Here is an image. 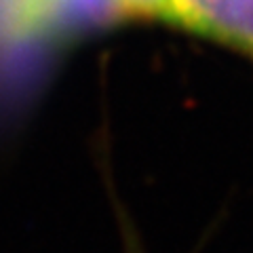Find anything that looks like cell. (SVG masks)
<instances>
[{"label": "cell", "instance_id": "cell-2", "mask_svg": "<svg viewBox=\"0 0 253 253\" xmlns=\"http://www.w3.org/2000/svg\"><path fill=\"white\" fill-rule=\"evenodd\" d=\"M116 9L123 17H146L173 23L175 0H116Z\"/></svg>", "mask_w": 253, "mask_h": 253}, {"label": "cell", "instance_id": "cell-1", "mask_svg": "<svg viewBox=\"0 0 253 253\" xmlns=\"http://www.w3.org/2000/svg\"><path fill=\"white\" fill-rule=\"evenodd\" d=\"M173 23L253 59V0H175Z\"/></svg>", "mask_w": 253, "mask_h": 253}]
</instances>
